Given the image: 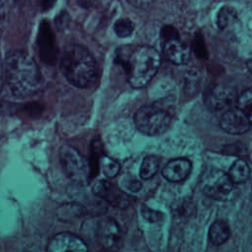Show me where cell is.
<instances>
[{
	"instance_id": "cell-1",
	"label": "cell",
	"mask_w": 252,
	"mask_h": 252,
	"mask_svg": "<svg viewBox=\"0 0 252 252\" xmlns=\"http://www.w3.org/2000/svg\"><path fill=\"white\" fill-rule=\"evenodd\" d=\"M4 75L10 94L17 98L33 95L42 86V76L35 60L23 50L14 51L6 57Z\"/></svg>"
},
{
	"instance_id": "cell-2",
	"label": "cell",
	"mask_w": 252,
	"mask_h": 252,
	"mask_svg": "<svg viewBox=\"0 0 252 252\" xmlns=\"http://www.w3.org/2000/svg\"><path fill=\"white\" fill-rule=\"evenodd\" d=\"M160 61L159 53L147 45L131 49L121 48L115 56V63L124 70L128 83L135 89L143 88L151 82L159 68Z\"/></svg>"
},
{
	"instance_id": "cell-3",
	"label": "cell",
	"mask_w": 252,
	"mask_h": 252,
	"mask_svg": "<svg viewBox=\"0 0 252 252\" xmlns=\"http://www.w3.org/2000/svg\"><path fill=\"white\" fill-rule=\"evenodd\" d=\"M60 69L66 80L77 88H90L98 78V68L93 54L80 44H70L65 48Z\"/></svg>"
},
{
	"instance_id": "cell-4",
	"label": "cell",
	"mask_w": 252,
	"mask_h": 252,
	"mask_svg": "<svg viewBox=\"0 0 252 252\" xmlns=\"http://www.w3.org/2000/svg\"><path fill=\"white\" fill-rule=\"evenodd\" d=\"M172 114L163 106L154 103L140 107L134 114L137 129L147 136L164 133L170 126Z\"/></svg>"
},
{
	"instance_id": "cell-5",
	"label": "cell",
	"mask_w": 252,
	"mask_h": 252,
	"mask_svg": "<svg viewBox=\"0 0 252 252\" xmlns=\"http://www.w3.org/2000/svg\"><path fill=\"white\" fill-rule=\"evenodd\" d=\"M59 160L66 176L78 184H86L91 176L88 159L74 147L64 145L59 150Z\"/></svg>"
},
{
	"instance_id": "cell-6",
	"label": "cell",
	"mask_w": 252,
	"mask_h": 252,
	"mask_svg": "<svg viewBox=\"0 0 252 252\" xmlns=\"http://www.w3.org/2000/svg\"><path fill=\"white\" fill-rule=\"evenodd\" d=\"M201 190L208 197L222 202L233 199L237 192L227 173L220 169H211L203 175Z\"/></svg>"
},
{
	"instance_id": "cell-7",
	"label": "cell",
	"mask_w": 252,
	"mask_h": 252,
	"mask_svg": "<svg viewBox=\"0 0 252 252\" xmlns=\"http://www.w3.org/2000/svg\"><path fill=\"white\" fill-rule=\"evenodd\" d=\"M161 50L169 62L175 65L186 64L190 59V47L181 40L178 31L172 26H164L160 31Z\"/></svg>"
},
{
	"instance_id": "cell-8",
	"label": "cell",
	"mask_w": 252,
	"mask_h": 252,
	"mask_svg": "<svg viewBox=\"0 0 252 252\" xmlns=\"http://www.w3.org/2000/svg\"><path fill=\"white\" fill-rule=\"evenodd\" d=\"M237 93L234 87L226 83L211 84L204 94L206 106L213 111L226 110L235 103Z\"/></svg>"
},
{
	"instance_id": "cell-9",
	"label": "cell",
	"mask_w": 252,
	"mask_h": 252,
	"mask_svg": "<svg viewBox=\"0 0 252 252\" xmlns=\"http://www.w3.org/2000/svg\"><path fill=\"white\" fill-rule=\"evenodd\" d=\"M94 195L107 202L113 207L125 209L135 202V198L122 191L119 187L107 180H97L92 186Z\"/></svg>"
},
{
	"instance_id": "cell-10",
	"label": "cell",
	"mask_w": 252,
	"mask_h": 252,
	"mask_svg": "<svg viewBox=\"0 0 252 252\" xmlns=\"http://www.w3.org/2000/svg\"><path fill=\"white\" fill-rule=\"evenodd\" d=\"M37 46L40 59L45 64L53 65L56 63L58 58V48L53 31L47 21H42L39 26L37 33Z\"/></svg>"
},
{
	"instance_id": "cell-11",
	"label": "cell",
	"mask_w": 252,
	"mask_h": 252,
	"mask_svg": "<svg viewBox=\"0 0 252 252\" xmlns=\"http://www.w3.org/2000/svg\"><path fill=\"white\" fill-rule=\"evenodd\" d=\"M97 239L99 244L109 252L119 249L122 244V235L118 223L110 218L101 220L97 227Z\"/></svg>"
},
{
	"instance_id": "cell-12",
	"label": "cell",
	"mask_w": 252,
	"mask_h": 252,
	"mask_svg": "<svg viewBox=\"0 0 252 252\" xmlns=\"http://www.w3.org/2000/svg\"><path fill=\"white\" fill-rule=\"evenodd\" d=\"M220 125L222 130L229 134L240 135L250 130L251 118L239 108L230 107L223 112Z\"/></svg>"
},
{
	"instance_id": "cell-13",
	"label": "cell",
	"mask_w": 252,
	"mask_h": 252,
	"mask_svg": "<svg viewBox=\"0 0 252 252\" xmlns=\"http://www.w3.org/2000/svg\"><path fill=\"white\" fill-rule=\"evenodd\" d=\"M46 252H88V246L79 236L70 232H60L50 238Z\"/></svg>"
},
{
	"instance_id": "cell-14",
	"label": "cell",
	"mask_w": 252,
	"mask_h": 252,
	"mask_svg": "<svg viewBox=\"0 0 252 252\" xmlns=\"http://www.w3.org/2000/svg\"><path fill=\"white\" fill-rule=\"evenodd\" d=\"M192 168L191 161L184 158L169 160L162 169V176L170 182H180L187 178Z\"/></svg>"
},
{
	"instance_id": "cell-15",
	"label": "cell",
	"mask_w": 252,
	"mask_h": 252,
	"mask_svg": "<svg viewBox=\"0 0 252 252\" xmlns=\"http://www.w3.org/2000/svg\"><path fill=\"white\" fill-rule=\"evenodd\" d=\"M239 18L231 6H222L217 15V26L223 32H231L239 26Z\"/></svg>"
},
{
	"instance_id": "cell-16",
	"label": "cell",
	"mask_w": 252,
	"mask_h": 252,
	"mask_svg": "<svg viewBox=\"0 0 252 252\" xmlns=\"http://www.w3.org/2000/svg\"><path fill=\"white\" fill-rule=\"evenodd\" d=\"M229 235V226L223 220H218L210 226L209 239L214 245H221L228 239Z\"/></svg>"
},
{
	"instance_id": "cell-17",
	"label": "cell",
	"mask_w": 252,
	"mask_h": 252,
	"mask_svg": "<svg viewBox=\"0 0 252 252\" xmlns=\"http://www.w3.org/2000/svg\"><path fill=\"white\" fill-rule=\"evenodd\" d=\"M227 175L233 184L237 185L243 183L250 176V167L245 160L237 159L230 166Z\"/></svg>"
},
{
	"instance_id": "cell-18",
	"label": "cell",
	"mask_w": 252,
	"mask_h": 252,
	"mask_svg": "<svg viewBox=\"0 0 252 252\" xmlns=\"http://www.w3.org/2000/svg\"><path fill=\"white\" fill-rule=\"evenodd\" d=\"M159 160L156 156H147L144 158L140 167V177L142 179L152 178L158 171Z\"/></svg>"
},
{
	"instance_id": "cell-19",
	"label": "cell",
	"mask_w": 252,
	"mask_h": 252,
	"mask_svg": "<svg viewBox=\"0 0 252 252\" xmlns=\"http://www.w3.org/2000/svg\"><path fill=\"white\" fill-rule=\"evenodd\" d=\"M98 163H99L100 169L102 170L103 174L106 177H109V178L115 177L120 171L119 162L110 157H107V156L100 157V158L98 159Z\"/></svg>"
},
{
	"instance_id": "cell-20",
	"label": "cell",
	"mask_w": 252,
	"mask_h": 252,
	"mask_svg": "<svg viewBox=\"0 0 252 252\" xmlns=\"http://www.w3.org/2000/svg\"><path fill=\"white\" fill-rule=\"evenodd\" d=\"M113 30L117 36L122 38L128 37L133 33L135 30V24L127 18H122L115 22L113 26Z\"/></svg>"
},
{
	"instance_id": "cell-21",
	"label": "cell",
	"mask_w": 252,
	"mask_h": 252,
	"mask_svg": "<svg viewBox=\"0 0 252 252\" xmlns=\"http://www.w3.org/2000/svg\"><path fill=\"white\" fill-rule=\"evenodd\" d=\"M252 102V93L251 89L248 88L245 91H243L239 95H237L235 100V107L239 108L243 112H245L247 115L250 116L251 114V104Z\"/></svg>"
},
{
	"instance_id": "cell-22",
	"label": "cell",
	"mask_w": 252,
	"mask_h": 252,
	"mask_svg": "<svg viewBox=\"0 0 252 252\" xmlns=\"http://www.w3.org/2000/svg\"><path fill=\"white\" fill-rule=\"evenodd\" d=\"M192 48L196 54L201 59L208 58V50L206 47V43L203 35L200 32H196L194 35V39L192 42Z\"/></svg>"
},
{
	"instance_id": "cell-23",
	"label": "cell",
	"mask_w": 252,
	"mask_h": 252,
	"mask_svg": "<svg viewBox=\"0 0 252 252\" xmlns=\"http://www.w3.org/2000/svg\"><path fill=\"white\" fill-rule=\"evenodd\" d=\"M141 215L142 217L150 221V222H153V223H157V222H159L160 220H163V214L158 212V211H156V210H153L149 207H147L146 205H142L141 206Z\"/></svg>"
},
{
	"instance_id": "cell-24",
	"label": "cell",
	"mask_w": 252,
	"mask_h": 252,
	"mask_svg": "<svg viewBox=\"0 0 252 252\" xmlns=\"http://www.w3.org/2000/svg\"><path fill=\"white\" fill-rule=\"evenodd\" d=\"M70 21H71V19H70L69 14H68L66 11H62V12H60V13L56 16V18H55V20H54V22H55V27H56V29H57L58 31L63 32L64 30H66V29L69 27Z\"/></svg>"
},
{
	"instance_id": "cell-25",
	"label": "cell",
	"mask_w": 252,
	"mask_h": 252,
	"mask_svg": "<svg viewBox=\"0 0 252 252\" xmlns=\"http://www.w3.org/2000/svg\"><path fill=\"white\" fill-rule=\"evenodd\" d=\"M123 184L132 193L138 192L142 187V183L138 179H136L132 176H130V177L125 176L123 179Z\"/></svg>"
},
{
	"instance_id": "cell-26",
	"label": "cell",
	"mask_w": 252,
	"mask_h": 252,
	"mask_svg": "<svg viewBox=\"0 0 252 252\" xmlns=\"http://www.w3.org/2000/svg\"><path fill=\"white\" fill-rule=\"evenodd\" d=\"M244 148L240 144H231V145H226L223 149V153L226 155H240L243 153Z\"/></svg>"
},
{
	"instance_id": "cell-27",
	"label": "cell",
	"mask_w": 252,
	"mask_h": 252,
	"mask_svg": "<svg viewBox=\"0 0 252 252\" xmlns=\"http://www.w3.org/2000/svg\"><path fill=\"white\" fill-rule=\"evenodd\" d=\"M131 6L138 9H146L149 8L153 2V0H126Z\"/></svg>"
},
{
	"instance_id": "cell-28",
	"label": "cell",
	"mask_w": 252,
	"mask_h": 252,
	"mask_svg": "<svg viewBox=\"0 0 252 252\" xmlns=\"http://www.w3.org/2000/svg\"><path fill=\"white\" fill-rule=\"evenodd\" d=\"M55 2H56V0H40L42 10H44V11L49 10L50 8H52V6L54 5Z\"/></svg>"
},
{
	"instance_id": "cell-29",
	"label": "cell",
	"mask_w": 252,
	"mask_h": 252,
	"mask_svg": "<svg viewBox=\"0 0 252 252\" xmlns=\"http://www.w3.org/2000/svg\"><path fill=\"white\" fill-rule=\"evenodd\" d=\"M1 32H2V30H1V27H0V36H1Z\"/></svg>"
}]
</instances>
